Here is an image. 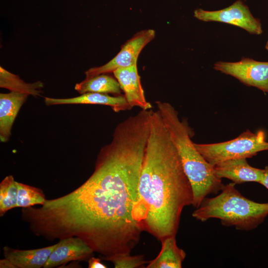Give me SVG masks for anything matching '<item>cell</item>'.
<instances>
[{"label": "cell", "mask_w": 268, "mask_h": 268, "mask_svg": "<svg viewBox=\"0 0 268 268\" xmlns=\"http://www.w3.org/2000/svg\"><path fill=\"white\" fill-rule=\"evenodd\" d=\"M266 50L268 51V41H267V43L266 45Z\"/></svg>", "instance_id": "24"}, {"label": "cell", "mask_w": 268, "mask_h": 268, "mask_svg": "<svg viewBox=\"0 0 268 268\" xmlns=\"http://www.w3.org/2000/svg\"><path fill=\"white\" fill-rule=\"evenodd\" d=\"M191 184L159 112L153 111L133 216L162 241L176 236L183 208L193 202Z\"/></svg>", "instance_id": "2"}, {"label": "cell", "mask_w": 268, "mask_h": 268, "mask_svg": "<svg viewBox=\"0 0 268 268\" xmlns=\"http://www.w3.org/2000/svg\"><path fill=\"white\" fill-rule=\"evenodd\" d=\"M233 182L224 185L221 192L205 198L192 213L201 222L217 218L225 226H234L241 231L255 229L268 215V202L259 203L243 196Z\"/></svg>", "instance_id": "4"}, {"label": "cell", "mask_w": 268, "mask_h": 268, "mask_svg": "<svg viewBox=\"0 0 268 268\" xmlns=\"http://www.w3.org/2000/svg\"><path fill=\"white\" fill-rule=\"evenodd\" d=\"M194 16L204 22H219L240 27L251 34L263 33L259 19L254 17L247 5L241 0H237L225 8L214 11L201 8L195 10Z\"/></svg>", "instance_id": "6"}, {"label": "cell", "mask_w": 268, "mask_h": 268, "mask_svg": "<svg viewBox=\"0 0 268 268\" xmlns=\"http://www.w3.org/2000/svg\"><path fill=\"white\" fill-rule=\"evenodd\" d=\"M47 106L67 104H97L110 106L115 112L130 110L132 108L124 95L112 96L108 94L88 92L80 96L67 98H44Z\"/></svg>", "instance_id": "12"}, {"label": "cell", "mask_w": 268, "mask_h": 268, "mask_svg": "<svg viewBox=\"0 0 268 268\" xmlns=\"http://www.w3.org/2000/svg\"><path fill=\"white\" fill-rule=\"evenodd\" d=\"M101 258L112 262L115 268H143L148 263L144 260L142 255L132 256L131 254H124Z\"/></svg>", "instance_id": "20"}, {"label": "cell", "mask_w": 268, "mask_h": 268, "mask_svg": "<svg viewBox=\"0 0 268 268\" xmlns=\"http://www.w3.org/2000/svg\"><path fill=\"white\" fill-rule=\"evenodd\" d=\"M161 249L157 257L148 262L146 268H181L186 254L177 245L175 236L161 241Z\"/></svg>", "instance_id": "15"}, {"label": "cell", "mask_w": 268, "mask_h": 268, "mask_svg": "<svg viewBox=\"0 0 268 268\" xmlns=\"http://www.w3.org/2000/svg\"><path fill=\"white\" fill-rule=\"evenodd\" d=\"M29 95L10 91L0 94V140L7 142L10 136L12 125L22 106Z\"/></svg>", "instance_id": "13"}, {"label": "cell", "mask_w": 268, "mask_h": 268, "mask_svg": "<svg viewBox=\"0 0 268 268\" xmlns=\"http://www.w3.org/2000/svg\"><path fill=\"white\" fill-rule=\"evenodd\" d=\"M94 252L93 249L79 237L62 239L57 243L43 268H52L72 261L88 260Z\"/></svg>", "instance_id": "9"}, {"label": "cell", "mask_w": 268, "mask_h": 268, "mask_svg": "<svg viewBox=\"0 0 268 268\" xmlns=\"http://www.w3.org/2000/svg\"><path fill=\"white\" fill-rule=\"evenodd\" d=\"M44 84L40 81L34 83H26L18 75L13 74L1 67H0V87L28 94L34 97L41 96Z\"/></svg>", "instance_id": "17"}, {"label": "cell", "mask_w": 268, "mask_h": 268, "mask_svg": "<svg viewBox=\"0 0 268 268\" xmlns=\"http://www.w3.org/2000/svg\"><path fill=\"white\" fill-rule=\"evenodd\" d=\"M213 67L236 78L248 86L255 87L268 93V62L243 57L236 62H217Z\"/></svg>", "instance_id": "7"}, {"label": "cell", "mask_w": 268, "mask_h": 268, "mask_svg": "<svg viewBox=\"0 0 268 268\" xmlns=\"http://www.w3.org/2000/svg\"><path fill=\"white\" fill-rule=\"evenodd\" d=\"M57 245L31 250L15 249L6 246L3 248V256L16 268H43Z\"/></svg>", "instance_id": "14"}, {"label": "cell", "mask_w": 268, "mask_h": 268, "mask_svg": "<svg viewBox=\"0 0 268 268\" xmlns=\"http://www.w3.org/2000/svg\"><path fill=\"white\" fill-rule=\"evenodd\" d=\"M121 89L130 106L138 107L142 110H150L152 105L147 101L138 74L137 65L119 68L113 72Z\"/></svg>", "instance_id": "10"}, {"label": "cell", "mask_w": 268, "mask_h": 268, "mask_svg": "<svg viewBox=\"0 0 268 268\" xmlns=\"http://www.w3.org/2000/svg\"><path fill=\"white\" fill-rule=\"evenodd\" d=\"M194 145L213 166L226 160L251 158L259 152L268 150L266 134L262 130L254 133L247 130L228 141L208 144L194 143Z\"/></svg>", "instance_id": "5"}, {"label": "cell", "mask_w": 268, "mask_h": 268, "mask_svg": "<svg viewBox=\"0 0 268 268\" xmlns=\"http://www.w3.org/2000/svg\"><path fill=\"white\" fill-rule=\"evenodd\" d=\"M0 268H16V267L8 259L4 258L0 260Z\"/></svg>", "instance_id": "22"}, {"label": "cell", "mask_w": 268, "mask_h": 268, "mask_svg": "<svg viewBox=\"0 0 268 268\" xmlns=\"http://www.w3.org/2000/svg\"><path fill=\"white\" fill-rule=\"evenodd\" d=\"M149 135L139 124L119 123L81 185L40 207L22 208L29 230L49 241L79 237L101 258L131 254L143 231L133 211Z\"/></svg>", "instance_id": "1"}, {"label": "cell", "mask_w": 268, "mask_h": 268, "mask_svg": "<svg viewBox=\"0 0 268 268\" xmlns=\"http://www.w3.org/2000/svg\"><path fill=\"white\" fill-rule=\"evenodd\" d=\"M261 184L264 186L268 189V166H266L265 168V174L264 178L260 183Z\"/></svg>", "instance_id": "23"}, {"label": "cell", "mask_w": 268, "mask_h": 268, "mask_svg": "<svg viewBox=\"0 0 268 268\" xmlns=\"http://www.w3.org/2000/svg\"><path fill=\"white\" fill-rule=\"evenodd\" d=\"M74 89L79 94L95 92L121 95V89L118 80L106 74H101L77 83Z\"/></svg>", "instance_id": "16"}, {"label": "cell", "mask_w": 268, "mask_h": 268, "mask_svg": "<svg viewBox=\"0 0 268 268\" xmlns=\"http://www.w3.org/2000/svg\"><path fill=\"white\" fill-rule=\"evenodd\" d=\"M152 29L140 31L125 43L118 54L107 64L89 68L85 72V78L113 72L119 68L137 65L138 56L143 48L155 37Z\"/></svg>", "instance_id": "8"}, {"label": "cell", "mask_w": 268, "mask_h": 268, "mask_svg": "<svg viewBox=\"0 0 268 268\" xmlns=\"http://www.w3.org/2000/svg\"><path fill=\"white\" fill-rule=\"evenodd\" d=\"M12 175L5 177L0 183V216L16 207L18 188Z\"/></svg>", "instance_id": "18"}, {"label": "cell", "mask_w": 268, "mask_h": 268, "mask_svg": "<svg viewBox=\"0 0 268 268\" xmlns=\"http://www.w3.org/2000/svg\"><path fill=\"white\" fill-rule=\"evenodd\" d=\"M88 268H106L107 267L101 262L100 259L92 256L88 260Z\"/></svg>", "instance_id": "21"}, {"label": "cell", "mask_w": 268, "mask_h": 268, "mask_svg": "<svg viewBox=\"0 0 268 268\" xmlns=\"http://www.w3.org/2000/svg\"><path fill=\"white\" fill-rule=\"evenodd\" d=\"M217 175L231 180L235 184L254 182L260 183L265 174V169L251 166L246 158H236L219 162L214 166Z\"/></svg>", "instance_id": "11"}, {"label": "cell", "mask_w": 268, "mask_h": 268, "mask_svg": "<svg viewBox=\"0 0 268 268\" xmlns=\"http://www.w3.org/2000/svg\"><path fill=\"white\" fill-rule=\"evenodd\" d=\"M16 183L18 188L17 207L26 208L37 204L41 205L47 200L41 189L18 182Z\"/></svg>", "instance_id": "19"}, {"label": "cell", "mask_w": 268, "mask_h": 268, "mask_svg": "<svg viewBox=\"0 0 268 268\" xmlns=\"http://www.w3.org/2000/svg\"><path fill=\"white\" fill-rule=\"evenodd\" d=\"M157 110L180 155L184 171L192 186V205L198 208L209 194H216L224 186L214 167L197 150L191 138L193 131L186 119L181 120L169 103L157 101Z\"/></svg>", "instance_id": "3"}]
</instances>
